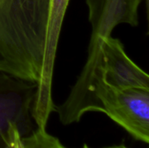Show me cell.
<instances>
[{
  "label": "cell",
  "instance_id": "obj_1",
  "mask_svg": "<svg viewBox=\"0 0 149 148\" xmlns=\"http://www.w3.org/2000/svg\"><path fill=\"white\" fill-rule=\"evenodd\" d=\"M50 0H0V72L39 84Z\"/></svg>",
  "mask_w": 149,
  "mask_h": 148
},
{
  "label": "cell",
  "instance_id": "obj_2",
  "mask_svg": "<svg viewBox=\"0 0 149 148\" xmlns=\"http://www.w3.org/2000/svg\"><path fill=\"white\" fill-rule=\"evenodd\" d=\"M89 112L105 113L134 139L149 143V90L118 89L94 76L84 107Z\"/></svg>",
  "mask_w": 149,
  "mask_h": 148
},
{
  "label": "cell",
  "instance_id": "obj_3",
  "mask_svg": "<svg viewBox=\"0 0 149 148\" xmlns=\"http://www.w3.org/2000/svg\"><path fill=\"white\" fill-rule=\"evenodd\" d=\"M143 0H86L91 37L86 63L78 79L89 82L100 60V41L111 36L120 24L136 27L139 24V9Z\"/></svg>",
  "mask_w": 149,
  "mask_h": 148
},
{
  "label": "cell",
  "instance_id": "obj_4",
  "mask_svg": "<svg viewBox=\"0 0 149 148\" xmlns=\"http://www.w3.org/2000/svg\"><path fill=\"white\" fill-rule=\"evenodd\" d=\"M37 85L0 72V148H11L13 132L20 137L37 127L32 107Z\"/></svg>",
  "mask_w": 149,
  "mask_h": 148
},
{
  "label": "cell",
  "instance_id": "obj_5",
  "mask_svg": "<svg viewBox=\"0 0 149 148\" xmlns=\"http://www.w3.org/2000/svg\"><path fill=\"white\" fill-rule=\"evenodd\" d=\"M70 0H50L49 22L47 39L44 60L42 78L37 85L32 117L38 127L45 128L50 115L55 112V103L52 99V79L57 50Z\"/></svg>",
  "mask_w": 149,
  "mask_h": 148
},
{
  "label": "cell",
  "instance_id": "obj_6",
  "mask_svg": "<svg viewBox=\"0 0 149 148\" xmlns=\"http://www.w3.org/2000/svg\"><path fill=\"white\" fill-rule=\"evenodd\" d=\"M100 54L95 75L98 74L107 85L118 89L149 90V75L128 57L120 39L112 35L104 38L100 44Z\"/></svg>",
  "mask_w": 149,
  "mask_h": 148
},
{
  "label": "cell",
  "instance_id": "obj_7",
  "mask_svg": "<svg viewBox=\"0 0 149 148\" xmlns=\"http://www.w3.org/2000/svg\"><path fill=\"white\" fill-rule=\"evenodd\" d=\"M23 148H67L56 137L46 132V128L36 127L27 136L21 138Z\"/></svg>",
  "mask_w": 149,
  "mask_h": 148
},
{
  "label": "cell",
  "instance_id": "obj_8",
  "mask_svg": "<svg viewBox=\"0 0 149 148\" xmlns=\"http://www.w3.org/2000/svg\"><path fill=\"white\" fill-rule=\"evenodd\" d=\"M11 148H23L22 143H21V137H20V135H19L17 129H15L14 132H13Z\"/></svg>",
  "mask_w": 149,
  "mask_h": 148
},
{
  "label": "cell",
  "instance_id": "obj_9",
  "mask_svg": "<svg viewBox=\"0 0 149 148\" xmlns=\"http://www.w3.org/2000/svg\"><path fill=\"white\" fill-rule=\"evenodd\" d=\"M81 148H93V147H89V146H88V145H86V144H84V145L82 146V147H81ZM101 148H129V147H126L125 145L120 144V145H114V146H110V147H101Z\"/></svg>",
  "mask_w": 149,
  "mask_h": 148
}]
</instances>
